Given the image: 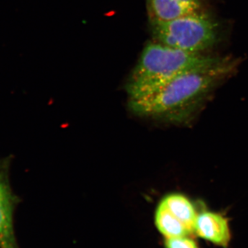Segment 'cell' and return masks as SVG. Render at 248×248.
I'll use <instances>...</instances> for the list:
<instances>
[{"label":"cell","instance_id":"1","mask_svg":"<svg viewBox=\"0 0 248 248\" xmlns=\"http://www.w3.org/2000/svg\"><path fill=\"white\" fill-rule=\"evenodd\" d=\"M234 66L232 60L219 58L213 63L175 77L148 95L130 100V107L138 115L186 122L204 98L232 73Z\"/></svg>","mask_w":248,"mask_h":248},{"label":"cell","instance_id":"2","mask_svg":"<svg viewBox=\"0 0 248 248\" xmlns=\"http://www.w3.org/2000/svg\"><path fill=\"white\" fill-rule=\"evenodd\" d=\"M219 57L192 53L154 42L145 47L127 85L130 100L148 95L173 78L210 64Z\"/></svg>","mask_w":248,"mask_h":248},{"label":"cell","instance_id":"3","mask_svg":"<svg viewBox=\"0 0 248 248\" xmlns=\"http://www.w3.org/2000/svg\"><path fill=\"white\" fill-rule=\"evenodd\" d=\"M153 30L158 43L192 53L203 54L218 37L216 22L203 9L167 22L153 23Z\"/></svg>","mask_w":248,"mask_h":248},{"label":"cell","instance_id":"4","mask_svg":"<svg viewBox=\"0 0 248 248\" xmlns=\"http://www.w3.org/2000/svg\"><path fill=\"white\" fill-rule=\"evenodd\" d=\"M194 233L201 239L223 248L229 246L232 233L229 221L224 215L204 210L198 213Z\"/></svg>","mask_w":248,"mask_h":248},{"label":"cell","instance_id":"5","mask_svg":"<svg viewBox=\"0 0 248 248\" xmlns=\"http://www.w3.org/2000/svg\"><path fill=\"white\" fill-rule=\"evenodd\" d=\"M15 197L4 173L0 171V248H17L14 230Z\"/></svg>","mask_w":248,"mask_h":248},{"label":"cell","instance_id":"6","mask_svg":"<svg viewBox=\"0 0 248 248\" xmlns=\"http://www.w3.org/2000/svg\"><path fill=\"white\" fill-rule=\"evenodd\" d=\"M205 0H148L153 23L167 22L203 9Z\"/></svg>","mask_w":248,"mask_h":248},{"label":"cell","instance_id":"7","mask_svg":"<svg viewBox=\"0 0 248 248\" xmlns=\"http://www.w3.org/2000/svg\"><path fill=\"white\" fill-rule=\"evenodd\" d=\"M160 203L194 233V227L199 213L187 197L180 193L169 194L165 196Z\"/></svg>","mask_w":248,"mask_h":248},{"label":"cell","instance_id":"8","mask_svg":"<svg viewBox=\"0 0 248 248\" xmlns=\"http://www.w3.org/2000/svg\"><path fill=\"white\" fill-rule=\"evenodd\" d=\"M155 223L165 239L188 236L193 233L161 203L155 211Z\"/></svg>","mask_w":248,"mask_h":248},{"label":"cell","instance_id":"9","mask_svg":"<svg viewBox=\"0 0 248 248\" xmlns=\"http://www.w3.org/2000/svg\"><path fill=\"white\" fill-rule=\"evenodd\" d=\"M164 245L165 248H200L191 235L165 239Z\"/></svg>","mask_w":248,"mask_h":248}]
</instances>
